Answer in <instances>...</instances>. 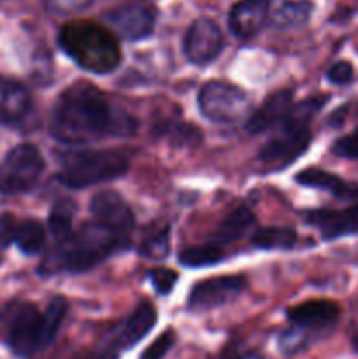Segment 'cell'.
Masks as SVG:
<instances>
[{"label":"cell","mask_w":358,"mask_h":359,"mask_svg":"<svg viewBox=\"0 0 358 359\" xmlns=\"http://www.w3.org/2000/svg\"><path fill=\"white\" fill-rule=\"evenodd\" d=\"M307 346V333L300 326H295L290 328L288 332H284L279 339V347L284 354H297L298 351H302Z\"/></svg>","instance_id":"4316f807"},{"label":"cell","mask_w":358,"mask_h":359,"mask_svg":"<svg viewBox=\"0 0 358 359\" xmlns=\"http://www.w3.org/2000/svg\"><path fill=\"white\" fill-rule=\"evenodd\" d=\"M58 42L76 65L91 74H109L121 63V51L114 35L93 21H70L60 30Z\"/></svg>","instance_id":"277c9868"},{"label":"cell","mask_w":358,"mask_h":359,"mask_svg":"<svg viewBox=\"0 0 358 359\" xmlns=\"http://www.w3.org/2000/svg\"><path fill=\"white\" fill-rule=\"evenodd\" d=\"M175 342V333L172 330H167V332L161 333L150 347L142 353L140 359H164L165 354L172 349Z\"/></svg>","instance_id":"f1b7e54d"},{"label":"cell","mask_w":358,"mask_h":359,"mask_svg":"<svg viewBox=\"0 0 358 359\" xmlns=\"http://www.w3.org/2000/svg\"><path fill=\"white\" fill-rule=\"evenodd\" d=\"M223 245L218 242H209L202 245H192L179 252L178 259L183 266L188 269H200V266H209L223 259Z\"/></svg>","instance_id":"603a6c76"},{"label":"cell","mask_w":358,"mask_h":359,"mask_svg":"<svg viewBox=\"0 0 358 359\" xmlns=\"http://www.w3.org/2000/svg\"><path fill=\"white\" fill-rule=\"evenodd\" d=\"M332 151L340 158H358V128L337 140Z\"/></svg>","instance_id":"4dcf8cb0"},{"label":"cell","mask_w":358,"mask_h":359,"mask_svg":"<svg viewBox=\"0 0 358 359\" xmlns=\"http://www.w3.org/2000/svg\"><path fill=\"white\" fill-rule=\"evenodd\" d=\"M18 221L13 214H0V251L14 242Z\"/></svg>","instance_id":"d6a6232c"},{"label":"cell","mask_w":358,"mask_h":359,"mask_svg":"<svg viewBox=\"0 0 358 359\" xmlns=\"http://www.w3.org/2000/svg\"><path fill=\"white\" fill-rule=\"evenodd\" d=\"M354 76L353 65L350 62H336L326 72V77L332 84H347Z\"/></svg>","instance_id":"1f68e13d"},{"label":"cell","mask_w":358,"mask_h":359,"mask_svg":"<svg viewBox=\"0 0 358 359\" xmlns=\"http://www.w3.org/2000/svg\"><path fill=\"white\" fill-rule=\"evenodd\" d=\"M147 277L158 294H171L178 283V273L171 269H153L147 273Z\"/></svg>","instance_id":"83f0119b"},{"label":"cell","mask_w":358,"mask_h":359,"mask_svg":"<svg viewBox=\"0 0 358 359\" xmlns=\"http://www.w3.org/2000/svg\"><path fill=\"white\" fill-rule=\"evenodd\" d=\"M137 121L112 107L105 95L86 81H77L60 93L51 112L49 132L63 144H88L105 137H128Z\"/></svg>","instance_id":"6da1fadb"},{"label":"cell","mask_w":358,"mask_h":359,"mask_svg":"<svg viewBox=\"0 0 358 359\" xmlns=\"http://www.w3.org/2000/svg\"><path fill=\"white\" fill-rule=\"evenodd\" d=\"M88 359H118V354H116V353H112V351H107V353L95 354V356L88 358Z\"/></svg>","instance_id":"836d02e7"},{"label":"cell","mask_w":358,"mask_h":359,"mask_svg":"<svg viewBox=\"0 0 358 359\" xmlns=\"http://www.w3.org/2000/svg\"><path fill=\"white\" fill-rule=\"evenodd\" d=\"M30 111L32 98L27 88L9 77H0V125H20Z\"/></svg>","instance_id":"9a60e30c"},{"label":"cell","mask_w":358,"mask_h":359,"mask_svg":"<svg viewBox=\"0 0 358 359\" xmlns=\"http://www.w3.org/2000/svg\"><path fill=\"white\" fill-rule=\"evenodd\" d=\"M157 319V309L151 304H147V302H144L142 305H139L133 311V314L126 319L125 325L118 332L114 340L116 347L118 349H132L135 344H139L154 328Z\"/></svg>","instance_id":"ac0fdd59"},{"label":"cell","mask_w":358,"mask_h":359,"mask_svg":"<svg viewBox=\"0 0 358 359\" xmlns=\"http://www.w3.org/2000/svg\"><path fill=\"white\" fill-rule=\"evenodd\" d=\"M253 245L260 249H283L288 251L297 242V231L286 226H270L256 231L251 238Z\"/></svg>","instance_id":"cb8c5ba5"},{"label":"cell","mask_w":358,"mask_h":359,"mask_svg":"<svg viewBox=\"0 0 358 359\" xmlns=\"http://www.w3.org/2000/svg\"><path fill=\"white\" fill-rule=\"evenodd\" d=\"M314 6L309 0H283L274 11H270L269 21L274 28L288 30V28L302 27L309 21Z\"/></svg>","instance_id":"ffe728a7"},{"label":"cell","mask_w":358,"mask_h":359,"mask_svg":"<svg viewBox=\"0 0 358 359\" xmlns=\"http://www.w3.org/2000/svg\"><path fill=\"white\" fill-rule=\"evenodd\" d=\"M270 14V0H241L235 4L228 16V27L235 37L251 39L267 23Z\"/></svg>","instance_id":"5bb4252c"},{"label":"cell","mask_w":358,"mask_h":359,"mask_svg":"<svg viewBox=\"0 0 358 359\" xmlns=\"http://www.w3.org/2000/svg\"><path fill=\"white\" fill-rule=\"evenodd\" d=\"M305 221L321 233L325 241L358 233V205L343 210L318 209L305 212Z\"/></svg>","instance_id":"4fadbf2b"},{"label":"cell","mask_w":358,"mask_h":359,"mask_svg":"<svg viewBox=\"0 0 358 359\" xmlns=\"http://www.w3.org/2000/svg\"><path fill=\"white\" fill-rule=\"evenodd\" d=\"M339 305L330 300H309L288 309V319L291 325L304 330L329 328L339 319Z\"/></svg>","instance_id":"2e32d148"},{"label":"cell","mask_w":358,"mask_h":359,"mask_svg":"<svg viewBox=\"0 0 358 359\" xmlns=\"http://www.w3.org/2000/svg\"><path fill=\"white\" fill-rule=\"evenodd\" d=\"M14 242L21 252L25 255H37L46 242V231L39 221L27 219L23 223H18L16 235H14Z\"/></svg>","instance_id":"d4e9b609"},{"label":"cell","mask_w":358,"mask_h":359,"mask_svg":"<svg viewBox=\"0 0 358 359\" xmlns=\"http://www.w3.org/2000/svg\"><path fill=\"white\" fill-rule=\"evenodd\" d=\"M291 91L290 90H281L276 93L270 95L255 112L248 118L246 121V132L253 133H262L265 130L274 128L279 125L284 119L286 112L291 107Z\"/></svg>","instance_id":"e0dca14e"},{"label":"cell","mask_w":358,"mask_h":359,"mask_svg":"<svg viewBox=\"0 0 358 359\" xmlns=\"http://www.w3.org/2000/svg\"><path fill=\"white\" fill-rule=\"evenodd\" d=\"M42 2L55 14H74L90 7L93 0H42Z\"/></svg>","instance_id":"f546056e"},{"label":"cell","mask_w":358,"mask_h":359,"mask_svg":"<svg viewBox=\"0 0 358 359\" xmlns=\"http://www.w3.org/2000/svg\"><path fill=\"white\" fill-rule=\"evenodd\" d=\"M126 242V235L111 230L97 219L88 221L65 242L56 244V248L48 252L39 272L42 276L58 272H86L109 258L114 251L125 248Z\"/></svg>","instance_id":"3957f363"},{"label":"cell","mask_w":358,"mask_h":359,"mask_svg":"<svg viewBox=\"0 0 358 359\" xmlns=\"http://www.w3.org/2000/svg\"><path fill=\"white\" fill-rule=\"evenodd\" d=\"M311 139L309 126L279 123L276 135L267 140L260 149L258 160L269 170H281L307 151Z\"/></svg>","instance_id":"ba28073f"},{"label":"cell","mask_w":358,"mask_h":359,"mask_svg":"<svg viewBox=\"0 0 358 359\" xmlns=\"http://www.w3.org/2000/svg\"><path fill=\"white\" fill-rule=\"evenodd\" d=\"M44 158L34 144L13 147L0 163V195L16 196L34 188L44 172Z\"/></svg>","instance_id":"8992f818"},{"label":"cell","mask_w":358,"mask_h":359,"mask_svg":"<svg viewBox=\"0 0 358 359\" xmlns=\"http://www.w3.org/2000/svg\"><path fill=\"white\" fill-rule=\"evenodd\" d=\"M74 214H76V203L70 202V200H62V202H56L53 205L48 217V226L53 238L56 241V244H62V242H65L74 233Z\"/></svg>","instance_id":"7402d4cb"},{"label":"cell","mask_w":358,"mask_h":359,"mask_svg":"<svg viewBox=\"0 0 358 359\" xmlns=\"http://www.w3.org/2000/svg\"><path fill=\"white\" fill-rule=\"evenodd\" d=\"M223 49V34L209 18H199L190 25L183 41V53L193 65H207Z\"/></svg>","instance_id":"9c48e42d"},{"label":"cell","mask_w":358,"mask_h":359,"mask_svg":"<svg viewBox=\"0 0 358 359\" xmlns=\"http://www.w3.org/2000/svg\"><path fill=\"white\" fill-rule=\"evenodd\" d=\"M199 109L209 121L230 125L248 114L249 100L248 95L235 84L211 81L200 90Z\"/></svg>","instance_id":"52a82bcc"},{"label":"cell","mask_w":358,"mask_h":359,"mask_svg":"<svg viewBox=\"0 0 358 359\" xmlns=\"http://www.w3.org/2000/svg\"><path fill=\"white\" fill-rule=\"evenodd\" d=\"M235 359H263V358L258 356V354H255V353H249V354H242V356H239Z\"/></svg>","instance_id":"e575fe53"},{"label":"cell","mask_w":358,"mask_h":359,"mask_svg":"<svg viewBox=\"0 0 358 359\" xmlns=\"http://www.w3.org/2000/svg\"><path fill=\"white\" fill-rule=\"evenodd\" d=\"M67 309L63 297L53 298L44 312L28 302H13L0 312L4 340L16 356L30 358L55 340Z\"/></svg>","instance_id":"7a4b0ae2"},{"label":"cell","mask_w":358,"mask_h":359,"mask_svg":"<svg viewBox=\"0 0 358 359\" xmlns=\"http://www.w3.org/2000/svg\"><path fill=\"white\" fill-rule=\"evenodd\" d=\"M295 179H297L298 184L307 186V188L323 189V191H329L330 195L337 196V198H358V184H354V182H346L344 179H340L339 175L332 174V172L321 170V168H305V170L298 172Z\"/></svg>","instance_id":"d6986e66"},{"label":"cell","mask_w":358,"mask_h":359,"mask_svg":"<svg viewBox=\"0 0 358 359\" xmlns=\"http://www.w3.org/2000/svg\"><path fill=\"white\" fill-rule=\"evenodd\" d=\"M109 27L126 41H142L153 34L157 13L142 4H126L104 14Z\"/></svg>","instance_id":"8fae6325"},{"label":"cell","mask_w":358,"mask_h":359,"mask_svg":"<svg viewBox=\"0 0 358 359\" xmlns=\"http://www.w3.org/2000/svg\"><path fill=\"white\" fill-rule=\"evenodd\" d=\"M90 212L102 224L128 237L133 226V214L128 203L116 191H100L91 196Z\"/></svg>","instance_id":"7c38bea8"},{"label":"cell","mask_w":358,"mask_h":359,"mask_svg":"<svg viewBox=\"0 0 358 359\" xmlns=\"http://www.w3.org/2000/svg\"><path fill=\"white\" fill-rule=\"evenodd\" d=\"M253 224H255V216H253L251 210L248 207H237L221 221L220 228L214 235V242L225 245L239 241L251 230Z\"/></svg>","instance_id":"44dd1931"},{"label":"cell","mask_w":358,"mask_h":359,"mask_svg":"<svg viewBox=\"0 0 358 359\" xmlns=\"http://www.w3.org/2000/svg\"><path fill=\"white\" fill-rule=\"evenodd\" d=\"M128 170V160L118 151H70L60 158L58 181L72 189L114 181Z\"/></svg>","instance_id":"5b68a950"},{"label":"cell","mask_w":358,"mask_h":359,"mask_svg":"<svg viewBox=\"0 0 358 359\" xmlns=\"http://www.w3.org/2000/svg\"><path fill=\"white\" fill-rule=\"evenodd\" d=\"M168 249H171V230L168 226L154 230L147 235L140 244V255L150 259H164L167 258Z\"/></svg>","instance_id":"484cf974"},{"label":"cell","mask_w":358,"mask_h":359,"mask_svg":"<svg viewBox=\"0 0 358 359\" xmlns=\"http://www.w3.org/2000/svg\"><path fill=\"white\" fill-rule=\"evenodd\" d=\"M244 287L246 279L239 276H223L200 280L190 291L188 309L195 312L211 311L234 300L244 291Z\"/></svg>","instance_id":"30bf717a"}]
</instances>
